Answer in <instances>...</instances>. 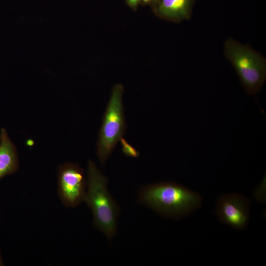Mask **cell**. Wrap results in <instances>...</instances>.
<instances>
[{
    "mask_svg": "<svg viewBox=\"0 0 266 266\" xmlns=\"http://www.w3.org/2000/svg\"><path fill=\"white\" fill-rule=\"evenodd\" d=\"M225 53L247 92L254 95L261 89L266 76L264 58L248 46L233 39L225 42Z\"/></svg>",
    "mask_w": 266,
    "mask_h": 266,
    "instance_id": "277c9868",
    "label": "cell"
},
{
    "mask_svg": "<svg viewBox=\"0 0 266 266\" xmlns=\"http://www.w3.org/2000/svg\"><path fill=\"white\" fill-rule=\"evenodd\" d=\"M159 0H153L152 4L155 5L159 1Z\"/></svg>",
    "mask_w": 266,
    "mask_h": 266,
    "instance_id": "4fadbf2b",
    "label": "cell"
},
{
    "mask_svg": "<svg viewBox=\"0 0 266 266\" xmlns=\"http://www.w3.org/2000/svg\"><path fill=\"white\" fill-rule=\"evenodd\" d=\"M250 200L238 194L220 196L217 201L216 213L220 222L236 230H243L250 219Z\"/></svg>",
    "mask_w": 266,
    "mask_h": 266,
    "instance_id": "8992f818",
    "label": "cell"
},
{
    "mask_svg": "<svg viewBox=\"0 0 266 266\" xmlns=\"http://www.w3.org/2000/svg\"><path fill=\"white\" fill-rule=\"evenodd\" d=\"M3 263L2 262L1 257L0 253V266H3Z\"/></svg>",
    "mask_w": 266,
    "mask_h": 266,
    "instance_id": "7c38bea8",
    "label": "cell"
},
{
    "mask_svg": "<svg viewBox=\"0 0 266 266\" xmlns=\"http://www.w3.org/2000/svg\"><path fill=\"white\" fill-rule=\"evenodd\" d=\"M58 184L59 197L66 206L75 207L84 201L87 180L79 165L69 162L60 165Z\"/></svg>",
    "mask_w": 266,
    "mask_h": 266,
    "instance_id": "5b68a950",
    "label": "cell"
},
{
    "mask_svg": "<svg viewBox=\"0 0 266 266\" xmlns=\"http://www.w3.org/2000/svg\"><path fill=\"white\" fill-rule=\"evenodd\" d=\"M87 176L84 202L92 210L95 227L111 241L117 232L119 206L108 190V178L91 160L88 161Z\"/></svg>",
    "mask_w": 266,
    "mask_h": 266,
    "instance_id": "7a4b0ae2",
    "label": "cell"
},
{
    "mask_svg": "<svg viewBox=\"0 0 266 266\" xmlns=\"http://www.w3.org/2000/svg\"><path fill=\"white\" fill-rule=\"evenodd\" d=\"M194 0H159L155 5L159 16L170 20H180L189 16Z\"/></svg>",
    "mask_w": 266,
    "mask_h": 266,
    "instance_id": "ba28073f",
    "label": "cell"
},
{
    "mask_svg": "<svg viewBox=\"0 0 266 266\" xmlns=\"http://www.w3.org/2000/svg\"><path fill=\"white\" fill-rule=\"evenodd\" d=\"M18 167L16 148L6 130L2 129L0 133V179L15 173Z\"/></svg>",
    "mask_w": 266,
    "mask_h": 266,
    "instance_id": "52a82bcc",
    "label": "cell"
},
{
    "mask_svg": "<svg viewBox=\"0 0 266 266\" xmlns=\"http://www.w3.org/2000/svg\"><path fill=\"white\" fill-rule=\"evenodd\" d=\"M122 146V151L126 156L133 158L139 157V152L122 137L119 141Z\"/></svg>",
    "mask_w": 266,
    "mask_h": 266,
    "instance_id": "9c48e42d",
    "label": "cell"
},
{
    "mask_svg": "<svg viewBox=\"0 0 266 266\" xmlns=\"http://www.w3.org/2000/svg\"><path fill=\"white\" fill-rule=\"evenodd\" d=\"M126 1L128 5L133 10L136 9L140 2V0H126Z\"/></svg>",
    "mask_w": 266,
    "mask_h": 266,
    "instance_id": "30bf717a",
    "label": "cell"
},
{
    "mask_svg": "<svg viewBox=\"0 0 266 266\" xmlns=\"http://www.w3.org/2000/svg\"><path fill=\"white\" fill-rule=\"evenodd\" d=\"M201 196L172 182H161L142 187L138 202L166 217L179 219L200 207Z\"/></svg>",
    "mask_w": 266,
    "mask_h": 266,
    "instance_id": "6da1fadb",
    "label": "cell"
},
{
    "mask_svg": "<svg viewBox=\"0 0 266 266\" xmlns=\"http://www.w3.org/2000/svg\"><path fill=\"white\" fill-rule=\"evenodd\" d=\"M140 2L144 4L152 3L153 0H140Z\"/></svg>",
    "mask_w": 266,
    "mask_h": 266,
    "instance_id": "8fae6325",
    "label": "cell"
},
{
    "mask_svg": "<svg viewBox=\"0 0 266 266\" xmlns=\"http://www.w3.org/2000/svg\"><path fill=\"white\" fill-rule=\"evenodd\" d=\"M123 93L121 84L113 86L103 117L97 145V154L102 165L106 163L126 130Z\"/></svg>",
    "mask_w": 266,
    "mask_h": 266,
    "instance_id": "3957f363",
    "label": "cell"
}]
</instances>
